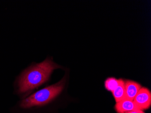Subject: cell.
<instances>
[{
  "label": "cell",
  "instance_id": "6da1fadb",
  "mask_svg": "<svg viewBox=\"0 0 151 113\" xmlns=\"http://www.w3.org/2000/svg\"><path fill=\"white\" fill-rule=\"evenodd\" d=\"M63 67L47 56L39 63L33 62L21 71L14 82V94L22 100L36 91L47 86L55 70Z\"/></svg>",
  "mask_w": 151,
  "mask_h": 113
},
{
  "label": "cell",
  "instance_id": "7a4b0ae2",
  "mask_svg": "<svg viewBox=\"0 0 151 113\" xmlns=\"http://www.w3.org/2000/svg\"><path fill=\"white\" fill-rule=\"evenodd\" d=\"M66 71L59 81L36 91L22 100H19L11 109V113H47L66 91L68 78Z\"/></svg>",
  "mask_w": 151,
  "mask_h": 113
},
{
  "label": "cell",
  "instance_id": "3957f363",
  "mask_svg": "<svg viewBox=\"0 0 151 113\" xmlns=\"http://www.w3.org/2000/svg\"><path fill=\"white\" fill-rule=\"evenodd\" d=\"M133 101L139 109L145 111L150 108L151 106V92L146 87L140 89Z\"/></svg>",
  "mask_w": 151,
  "mask_h": 113
},
{
  "label": "cell",
  "instance_id": "277c9868",
  "mask_svg": "<svg viewBox=\"0 0 151 113\" xmlns=\"http://www.w3.org/2000/svg\"><path fill=\"white\" fill-rule=\"evenodd\" d=\"M124 81L126 94L125 99L133 101L138 92L142 88V86L138 82L128 80Z\"/></svg>",
  "mask_w": 151,
  "mask_h": 113
},
{
  "label": "cell",
  "instance_id": "5b68a950",
  "mask_svg": "<svg viewBox=\"0 0 151 113\" xmlns=\"http://www.w3.org/2000/svg\"><path fill=\"white\" fill-rule=\"evenodd\" d=\"M114 108L117 113H125L128 111L139 109L133 101L127 99L116 103Z\"/></svg>",
  "mask_w": 151,
  "mask_h": 113
},
{
  "label": "cell",
  "instance_id": "8992f818",
  "mask_svg": "<svg viewBox=\"0 0 151 113\" xmlns=\"http://www.w3.org/2000/svg\"><path fill=\"white\" fill-rule=\"evenodd\" d=\"M116 103L123 101L126 99L124 81L120 79V82L118 86L112 92Z\"/></svg>",
  "mask_w": 151,
  "mask_h": 113
},
{
  "label": "cell",
  "instance_id": "52a82bcc",
  "mask_svg": "<svg viewBox=\"0 0 151 113\" xmlns=\"http://www.w3.org/2000/svg\"><path fill=\"white\" fill-rule=\"evenodd\" d=\"M119 82L120 79H117L114 77H109L105 81V88L108 91L112 92L118 86Z\"/></svg>",
  "mask_w": 151,
  "mask_h": 113
},
{
  "label": "cell",
  "instance_id": "ba28073f",
  "mask_svg": "<svg viewBox=\"0 0 151 113\" xmlns=\"http://www.w3.org/2000/svg\"><path fill=\"white\" fill-rule=\"evenodd\" d=\"M125 113H145L143 111L140 109H135V110H132V111H128Z\"/></svg>",
  "mask_w": 151,
  "mask_h": 113
}]
</instances>
